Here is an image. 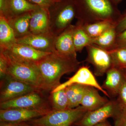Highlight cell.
I'll return each instance as SVG.
<instances>
[{"mask_svg": "<svg viewBox=\"0 0 126 126\" xmlns=\"http://www.w3.org/2000/svg\"><path fill=\"white\" fill-rule=\"evenodd\" d=\"M80 64L75 55H65L56 51L48 55L37 63L41 90L52 92L61 84L63 75L77 72Z\"/></svg>", "mask_w": 126, "mask_h": 126, "instance_id": "1", "label": "cell"}, {"mask_svg": "<svg viewBox=\"0 0 126 126\" xmlns=\"http://www.w3.org/2000/svg\"><path fill=\"white\" fill-rule=\"evenodd\" d=\"M82 2L84 7L77 10L76 18L83 24L104 20L116 23L121 16L109 0H82Z\"/></svg>", "mask_w": 126, "mask_h": 126, "instance_id": "2", "label": "cell"}, {"mask_svg": "<svg viewBox=\"0 0 126 126\" xmlns=\"http://www.w3.org/2000/svg\"><path fill=\"white\" fill-rule=\"evenodd\" d=\"M50 32L57 37L71 25L77 15L75 1L63 0L55 2L48 9Z\"/></svg>", "mask_w": 126, "mask_h": 126, "instance_id": "3", "label": "cell"}, {"mask_svg": "<svg viewBox=\"0 0 126 126\" xmlns=\"http://www.w3.org/2000/svg\"><path fill=\"white\" fill-rule=\"evenodd\" d=\"M87 111L81 106L67 110L52 111L26 122L36 126H72Z\"/></svg>", "mask_w": 126, "mask_h": 126, "instance_id": "4", "label": "cell"}, {"mask_svg": "<svg viewBox=\"0 0 126 126\" xmlns=\"http://www.w3.org/2000/svg\"><path fill=\"white\" fill-rule=\"evenodd\" d=\"M7 60V75L41 90L40 73L37 63Z\"/></svg>", "mask_w": 126, "mask_h": 126, "instance_id": "5", "label": "cell"}, {"mask_svg": "<svg viewBox=\"0 0 126 126\" xmlns=\"http://www.w3.org/2000/svg\"><path fill=\"white\" fill-rule=\"evenodd\" d=\"M120 106L115 98L109 100L104 106L96 110L87 112L82 117L74 124L77 126H93L107 120L114 118L118 112Z\"/></svg>", "mask_w": 126, "mask_h": 126, "instance_id": "6", "label": "cell"}, {"mask_svg": "<svg viewBox=\"0 0 126 126\" xmlns=\"http://www.w3.org/2000/svg\"><path fill=\"white\" fill-rule=\"evenodd\" d=\"M86 48L87 53L86 61L93 66L95 75L103 76L113 67L110 51L94 44L88 46Z\"/></svg>", "mask_w": 126, "mask_h": 126, "instance_id": "7", "label": "cell"}, {"mask_svg": "<svg viewBox=\"0 0 126 126\" xmlns=\"http://www.w3.org/2000/svg\"><path fill=\"white\" fill-rule=\"evenodd\" d=\"M0 53L9 60L36 63L50 53L41 52L29 46L18 43L0 50Z\"/></svg>", "mask_w": 126, "mask_h": 126, "instance_id": "8", "label": "cell"}, {"mask_svg": "<svg viewBox=\"0 0 126 126\" xmlns=\"http://www.w3.org/2000/svg\"><path fill=\"white\" fill-rule=\"evenodd\" d=\"M40 90L34 86L6 75L0 82V103L29 93Z\"/></svg>", "mask_w": 126, "mask_h": 126, "instance_id": "9", "label": "cell"}, {"mask_svg": "<svg viewBox=\"0 0 126 126\" xmlns=\"http://www.w3.org/2000/svg\"><path fill=\"white\" fill-rule=\"evenodd\" d=\"M49 108H14L0 110V122L19 123L40 117L53 111Z\"/></svg>", "mask_w": 126, "mask_h": 126, "instance_id": "10", "label": "cell"}, {"mask_svg": "<svg viewBox=\"0 0 126 126\" xmlns=\"http://www.w3.org/2000/svg\"><path fill=\"white\" fill-rule=\"evenodd\" d=\"M41 90L25 94L15 99L1 103L0 109L14 108L39 109L49 108Z\"/></svg>", "mask_w": 126, "mask_h": 126, "instance_id": "11", "label": "cell"}, {"mask_svg": "<svg viewBox=\"0 0 126 126\" xmlns=\"http://www.w3.org/2000/svg\"><path fill=\"white\" fill-rule=\"evenodd\" d=\"M56 37L51 32L38 34L30 33L23 38L17 39V43L29 46L41 52L52 53L56 51Z\"/></svg>", "mask_w": 126, "mask_h": 126, "instance_id": "12", "label": "cell"}, {"mask_svg": "<svg viewBox=\"0 0 126 126\" xmlns=\"http://www.w3.org/2000/svg\"><path fill=\"white\" fill-rule=\"evenodd\" d=\"M74 84L94 87L109 98L108 93L98 82L94 75L91 72L89 68L86 66H82L79 68L73 77L70 78L68 81L61 84L52 90L51 92H54L64 89L68 86Z\"/></svg>", "mask_w": 126, "mask_h": 126, "instance_id": "13", "label": "cell"}, {"mask_svg": "<svg viewBox=\"0 0 126 126\" xmlns=\"http://www.w3.org/2000/svg\"><path fill=\"white\" fill-rule=\"evenodd\" d=\"M39 7L27 0H1L0 15L8 20L15 16L31 12Z\"/></svg>", "mask_w": 126, "mask_h": 126, "instance_id": "14", "label": "cell"}, {"mask_svg": "<svg viewBox=\"0 0 126 126\" xmlns=\"http://www.w3.org/2000/svg\"><path fill=\"white\" fill-rule=\"evenodd\" d=\"M30 31V33L33 34L50 32L48 9L39 7L32 12Z\"/></svg>", "mask_w": 126, "mask_h": 126, "instance_id": "15", "label": "cell"}, {"mask_svg": "<svg viewBox=\"0 0 126 126\" xmlns=\"http://www.w3.org/2000/svg\"><path fill=\"white\" fill-rule=\"evenodd\" d=\"M106 78L102 88L106 90L109 98L117 97L119 89L125 79L123 69L113 67L106 73Z\"/></svg>", "mask_w": 126, "mask_h": 126, "instance_id": "16", "label": "cell"}, {"mask_svg": "<svg viewBox=\"0 0 126 126\" xmlns=\"http://www.w3.org/2000/svg\"><path fill=\"white\" fill-rule=\"evenodd\" d=\"M75 25H71L56 37V51L65 55H77L74 44L73 34Z\"/></svg>", "mask_w": 126, "mask_h": 126, "instance_id": "17", "label": "cell"}, {"mask_svg": "<svg viewBox=\"0 0 126 126\" xmlns=\"http://www.w3.org/2000/svg\"><path fill=\"white\" fill-rule=\"evenodd\" d=\"M96 88L87 86L80 106L87 111H91L100 108L109 101L108 98L99 94Z\"/></svg>", "mask_w": 126, "mask_h": 126, "instance_id": "18", "label": "cell"}, {"mask_svg": "<svg viewBox=\"0 0 126 126\" xmlns=\"http://www.w3.org/2000/svg\"><path fill=\"white\" fill-rule=\"evenodd\" d=\"M31 12L15 16L7 20L16 39L23 38L30 33V23Z\"/></svg>", "mask_w": 126, "mask_h": 126, "instance_id": "19", "label": "cell"}, {"mask_svg": "<svg viewBox=\"0 0 126 126\" xmlns=\"http://www.w3.org/2000/svg\"><path fill=\"white\" fill-rule=\"evenodd\" d=\"M17 43L14 31L3 16L0 15V50L6 49Z\"/></svg>", "mask_w": 126, "mask_h": 126, "instance_id": "20", "label": "cell"}, {"mask_svg": "<svg viewBox=\"0 0 126 126\" xmlns=\"http://www.w3.org/2000/svg\"><path fill=\"white\" fill-rule=\"evenodd\" d=\"M87 86L74 84L65 88L68 99V109L77 108L80 106Z\"/></svg>", "mask_w": 126, "mask_h": 126, "instance_id": "21", "label": "cell"}, {"mask_svg": "<svg viewBox=\"0 0 126 126\" xmlns=\"http://www.w3.org/2000/svg\"><path fill=\"white\" fill-rule=\"evenodd\" d=\"M73 34L74 44L76 52H81L84 48L93 44V39L89 36L84 30L82 23L78 21Z\"/></svg>", "mask_w": 126, "mask_h": 126, "instance_id": "22", "label": "cell"}, {"mask_svg": "<svg viewBox=\"0 0 126 126\" xmlns=\"http://www.w3.org/2000/svg\"><path fill=\"white\" fill-rule=\"evenodd\" d=\"M115 25L98 37L94 39L93 44L108 51L112 50L117 35Z\"/></svg>", "mask_w": 126, "mask_h": 126, "instance_id": "23", "label": "cell"}, {"mask_svg": "<svg viewBox=\"0 0 126 126\" xmlns=\"http://www.w3.org/2000/svg\"><path fill=\"white\" fill-rule=\"evenodd\" d=\"M115 24L109 21L104 20L90 24H82V26L88 35L94 39L101 35Z\"/></svg>", "mask_w": 126, "mask_h": 126, "instance_id": "24", "label": "cell"}, {"mask_svg": "<svg viewBox=\"0 0 126 126\" xmlns=\"http://www.w3.org/2000/svg\"><path fill=\"white\" fill-rule=\"evenodd\" d=\"M51 93L50 100L53 110L61 111L68 109L69 101L65 89Z\"/></svg>", "mask_w": 126, "mask_h": 126, "instance_id": "25", "label": "cell"}, {"mask_svg": "<svg viewBox=\"0 0 126 126\" xmlns=\"http://www.w3.org/2000/svg\"><path fill=\"white\" fill-rule=\"evenodd\" d=\"M113 67L124 69L126 68V47L110 50Z\"/></svg>", "mask_w": 126, "mask_h": 126, "instance_id": "26", "label": "cell"}, {"mask_svg": "<svg viewBox=\"0 0 126 126\" xmlns=\"http://www.w3.org/2000/svg\"><path fill=\"white\" fill-rule=\"evenodd\" d=\"M120 106L118 112L113 119V126H126V108Z\"/></svg>", "mask_w": 126, "mask_h": 126, "instance_id": "27", "label": "cell"}, {"mask_svg": "<svg viewBox=\"0 0 126 126\" xmlns=\"http://www.w3.org/2000/svg\"><path fill=\"white\" fill-rule=\"evenodd\" d=\"M116 98L119 105L126 108V80L124 79L122 84Z\"/></svg>", "mask_w": 126, "mask_h": 126, "instance_id": "28", "label": "cell"}, {"mask_svg": "<svg viewBox=\"0 0 126 126\" xmlns=\"http://www.w3.org/2000/svg\"><path fill=\"white\" fill-rule=\"evenodd\" d=\"M123 47H126V29L117 35L115 45L112 50Z\"/></svg>", "mask_w": 126, "mask_h": 126, "instance_id": "29", "label": "cell"}, {"mask_svg": "<svg viewBox=\"0 0 126 126\" xmlns=\"http://www.w3.org/2000/svg\"><path fill=\"white\" fill-rule=\"evenodd\" d=\"M7 59L2 53H0V77L1 79L7 75Z\"/></svg>", "mask_w": 126, "mask_h": 126, "instance_id": "30", "label": "cell"}, {"mask_svg": "<svg viewBox=\"0 0 126 126\" xmlns=\"http://www.w3.org/2000/svg\"><path fill=\"white\" fill-rule=\"evenodd\" d=\"M115 26L117 34L126 29V12L121 15Z\"/></svg>", "mask_w": 126, "mask_h": 126, "instance_id": "31", "label": "cell"}, {"mask_svg": "<svg viewBox=\"0 0 126 126\" xmlns=\"http://www.w3.org/2000/svg\"><path fill=\"white\" fill-rule=\"evenodd\" d=\"M29 2L37 5L40 7L48 9L49 7L55 2L52 0H27Z\"/></svg>", "mask_w": 126, "mask_h": 126, "instance_id": "32", "label": "cell"}, {"mask_svg": "<svg viewBox=\"0 0 126 126\" xmlns=\"http://www.w3.org/2000/svg\"><path fill=\"white\" fill-rule=\"evenodd\" d=\"M0 126H22L18 123H12L0 122Z\"/></svg>", "mask_w": 126, "mask_h": 126, "instance_id": "33", "label": "cell"}, {"mask_svg": "<svg viewBox=\"0 0 126 126\" xmlns=\"http://www.w3.org/2000/svg\"><path fill=\"white\" fill-rule=\"evenodd\" d=\"M93 126H112L108 120H106Z\"/></svg>", "mask_w": 126, "mask_h": 126, "instance_id": "34", "label": "cell"}, {"mask_svg": "<svg viewBox=\"0 0 126 126\" xmlns=\"http://www.w3.org/2000/svg\"><path fill=\"white\" fill-rule=\"evenodd\" d=\"M22 126H33V125H31V124H29L26 122H23L20 123H18Z\"/></svg>", "mask_w": 126, "mask_h": 126, "instance_id": "35", "label": "cell"}, {"mask_svg": "<svg viewBox=\"0 0 126 126\" xmlns=\"http://www.w3.org/2000/svg\"><path fill=\"white\" fill-rule=\"evenodd\" d=\"M123 72H124V77H125V79L126 80V68L124 69H123Z\"/></svg>", "mask_w": 126, "mask_h": 126, "instance_id": "36", "label": "cell"}, {"mask_svg": "<svg viewBox=\"0 0 126 126\" xmlns=\"http://www.w3.org/2000/svg\"><path fill=\"white\" fill-rule=\"evenodd\" d=\"M114 0L115 3L117 4V3H118V2H120L121 0Z\"/></svg>", "mask_w": 126, "mask_h": 126, "instance_id": "37", "label": "cell"}, {"mask_svg": "<svg viewBox=\"0 0 126 126\" xmlns=\"http://www.w3.org/2000/svg\"><path fill=\"white\" fill-rule=\"evenodd\" d=\"M52 0L54 2H57V1H61L63 0Z\"/></svg>", "mask_w": 126, "mask_h": 126, "instance_id": "38", "label": "cell"}, {"mask_svg": "<svg viewBox=\"0 0 126 126\" xmlns=\"http://www.w3.org/2000/svg\"><path fill=\"white\" fill-rule=\"evenodd\" d=\"M76 126V125H74H74H73V126Z\"/></svg>", "mask_w": 126, "mask_h": 126, "instance_id": "39", "label": "cell"}]
</instances>
